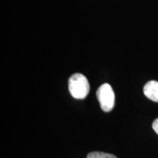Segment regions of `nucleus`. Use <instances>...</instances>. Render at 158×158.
I'll return each instance as SVG.
<instances>
[{"instance_id": "nucleus-1", "label": "nucleus", "mask_w": 158, "mask_h": 158, "mask_svg": "<svg viewBox=\"0 0 158 158\" xmlns=\"http://www.w3.org/2000/svg\"><path fill=\"white\" fill-rule=\"evenodd\" d=\"M69 91L76 99H84L89 92L90 86L87 78L83 74H73L69 79Z\"/></svg>"}, {"instance_id": "nucleus-2", "label": "nucleus", "mask_w": 158, "mask_h": 158, "mask_svg": "<svg viewBox=\"0 0 158 158\" xmlns=\"http://www.w3.org/2000/svg\"><path fill=\"white\" fill-rule=\"evenodd\" d=\"M96 94L100 108L103 111L109 112L113 109L115 105V94L110 84L101 85L97 91Z\"/></svg>"}, {"instance_id": "nucleus-3", "label": "nucleus", "mask_w": 158, "mask_h": 158, "mask_svg": "<svg viewBox=\"0 0 158 158\" xmlns=\"http://www.w3.org/2000/svg\"><path fill=\"white\" fill-rule=\"evenodd\" d=\"M143 93L149 100L158 102V81H150L145 84Z\"/></svg>"}, {"instance_id": "nucleus-4", "label": "nucleus", "mask_w": 158, "mask_h": 158, "mask_svg": "<svg viewBox=\"0 0 158 158\" xmlns=\"http://www.w3.org/2000/svg\"><path fill=\"white\" fill-rule=\"evenodd\" d=\"M87 158H117L115 155L111 154L100 152H93L87 155Z\"/></svg>"}, {"instance_id": "nucleus-5", "label": "nucleus", "mask_w": 158, "mask_h": 158, "mask_svg": "<svg viewBox=\"0 0 158 158\" xmlns=\"http://www.w3.org/2000/svg\"><path fill=\"white\" fill-rule=\"evenodd\" d=\"M152 128L155 130V132L158 135V118H156L152 123Z\"/></svg>"}]
</instances>
